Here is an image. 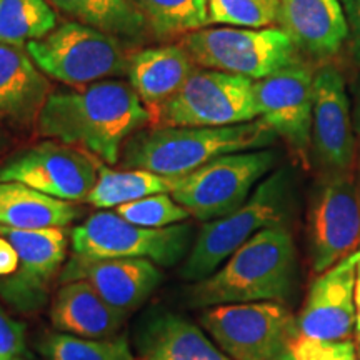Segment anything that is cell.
I'll list each match as a JSON object with an SVG mask.
<instances>
[{
    "instance_id": "obj_31",
    "label": "cell",
    "mask_w": 360,
    "mask_h": 360,
    "mask_svg": "<svg viewBox=\"0 0 360 360\" xmlns=\"http://www.w3.org/2000/svg\"><path fill=\"white\" fill-rule=\"evenodd\" d=\"M292 360H357L354 340H317L297 335L290 347Z\"/></svg>"
},
{
    "instance_id": "obj_15",
    "label": "cell",
    "mask_w": 360,
    "mask_h": 360,
    "mask_svg": "<svg viewBox=\"0 0 360 360\" xmlns=\"http://www.w3.org/2000/svg\"><path fill=\"white\" fill-rule=\"evenodd\" d=\"M345 79L334 65L314 74L310 159L323 174L350 172L355 162V132Z\"/></svg>"
},
{
    "instance_id": "obj_19",
    "label": "cell",
    "mask_w": 360,
    "mask_h": 360,
    "mask_svg": "<svg viewBox=\"0 0 360 360\" xmlns=\"http://www.w3.org/2000/svg\"><path fill=\"white\" fill-rule=\"evenodd\" d=\"M127 312L107 304L87 281L64 282L51 302V322L62 334L107 339L122 328Z\"/></svg>"
},
{
    "instance_id": "obj_35",
    "label": "cell",
    "mask_w": 360,
    "mask_h": 360,
    "mask_svg": "<svg viewBox=\"0 0 360 360\" xmlns=\"http://www.w3.org/2000/svg\"><path fill=\"white\" fill-rule=\"evenodd\" d=\"M352 120H354V132L357 135L360 143V79L354 82L352 87Z\"/></svg>"
},
{
    "instance_id": "obj_26",
    "label": "cell",
    "mask_w": 360,
    "mask_h": 360,
    "mask_svg": "<svg viewBox=\"0 0 360 360\" xmlns=\"http://www.w3.org/2000/svg\"><path fill=\"white\" fill-rule=\"evenodd\" d=\"M56 27L57 13L49 0H0V44L25 49Z\"/></svg>"
},
{
    "instance_id": "obj_13",
    "label": "cell",
    "mask_w": 360,
    "mask_h": 360,
    "mask_svg": "<svg viewBox=\"0 0 360 360\" xmlns=\"http://www.w3.org/2000/svg\"><path fill=\"white\" fill-rule=\"evenodd\" d=\"M0 233L12 242L20 257L17 274L0 281V297L17 312H37L47 305L52 281L67 257L65 227L20 231L0 225Z\"/></svg>"
},
{
    "instance_id": "obj_4",
    "label": "cell",
    "mask_w": 360,
    "mask_h": 360,
    "mask_svg": "<svg viewBox=\"0 0 360 360\" xmlns=\"http://www.w3.org/2000/svg\"><path fill=\"white\" fill-rule=\"evenodd\" d=\"M292 202V175L287 169L270 172L244 204L225 217L204 222L180 269V277L199 282L264 229L283 225Z\"/></svg>"
},
{
    "instance_id": "obj_2",
    "label": "cell",
    "mask_w": 360,
    "mask_h": 360,
    "mask_svg": "<svg viewBox=\"0 0 360 360\" xmlns=\"http://www.w3.org/2000/svg\"><path fill=\"white\" fill-rule=\"evenodd\" d=\"M295 245L283 225L264 229L238 247L209 277L192 282L186 297L191 307L281 302L295 283Z\"/></svg>"
},
{
    "instance_id": "obj_3",
    "label": "cell",
    "mask_w": 360,
    "mask_h": 360,
    "mask_svg": "<svg viewBox=\"0 0 360 360\" xmlns=\"http://www.w3.org/2000/svg\"><path fill=\"white\" fill-rule=\"evenodd\" d=\"M277 135L264 120L225 127H152L135 132L120 155L124 169L184 177L215 157L267 148Z\"/></svg>"
},
{
    "instance_id": "obj_5",
    "label": "cell",
    "mask_w": 360,
    "mask_h": 360,
    "mask_svg": "<svg viewBox=\"0 0 360 360\" xmlns=\"http://www.w3.org/2000/svg\"><path fill=\"white\" fill-rule=\"evenodd\" d=\"M182 45L195 65L252 80L265 79L302 62L289 35L277 27H205L184 35Z\"/></svg>"
},
{
    "instance_id": "obj_6",
    "label": "cell",
    "mask_w": 360,
    "mask_h": 360,
    "mask_svg": "<svg viewBox=\"0 0 360 360\" xmlns=\"http://www.w3.org/2000/svg\"><path fill=\"white\" fill-rule=\"evenodd\" d=\"M278 152L274 148L233 152L215 157L179 179L172 197L200 222L225 217L252 195L276 169Z\"/></svg>"
},
{
    "instance_id": "obj_14",
    "label": "cell",
    "mask_w": 360,
    "mask_h": 360,
    "mask_svg": "<svg viewBox=\"0 0 360 360\" xmlns=\"http://www.w3.org/2000/svg\"><path fill=\"white\" fill-rule=\"evenodd\" d=\"M254 96L259 119L307 165L312 146L314 72L302 62L290 65L255 80Z\"/></svg>"
},
{
    "instance_id": "obj_30",
    "label": "cell",
    "mask_w": 360,
    "mask_h": 360,
    "mask_svg": "<svg viewBox=\"0 0 360 360\" xmlns=\"http://www.w3.org/2000/svg\"><path fill=\"white\" fill-rule=\"evenodd\" d=\"M127 222L147 229H162L187 222L191 214L174 199L172 193H155L143 199L122 204L114 209Z\"/></svg>"
},
{
    "instance_id": "obj_10",
    "label": "cell",
    "mask_w": 360,
    "mask_h": 360,
    "mask_svg": "<svg viewBox=\"0 0 360 360\" xmlns=\"http://www.w3.org/2000/svg\"><path fill=\"white\" fill-rule=\"evenodd\" d=\"M200 323L232 360H292V342L299 335L297 317L281 302L209 307Z\"/></svg>"
},
{
    "instance_id": "obj_37",
    "label": "cell",
    "mask_w": 360,
    "mask_h": 360,
    "mask_svg": "<svg viewBox=\"0 0 360 360\" xmlns=\"http://www.w3.org/2000/svg\"><path fill=\"white\" fill-rule=\"evenodd\" d=\"M7 146H8V134H7L6 127H4L2 119H0V155H2L4 152H6Z\"/></svg>"
},
{
    "instance_id": "obj_24",
    "label": "cell",
    "mask_w": 360,
    "mask_h": 360,
    "mask_svg": "<svg viewBox=\"0 0 360 360\" xmlns=\"http://www.w3.org/2000/svg\"><path fill=\"white\" fill-rule=\"evenodd\" d=\"M53 8L79 24L119 40H141L147 22L134 0H49Z\"/></svg>"
},
{
    "instance_id": "obj_21",
    "label": "cell",
    "mask_w": 360,
    "mask_h": 360,
    "mask_svg": "<svg viewBox=\"0 0 360 360\" xmlns=\"http://www.w3.org/2000/svg\"><path fill=\"white\" fill-rule=\"evenodd\" d=\"M51 94L47 75L25 49L0 44V117L19 125L37 122Z\"/></svg>"
},
{
    "instance_id": "obj_22",
    "label": "cell",
    "mask_w": 360,
    "mask_h": 360,
    "mask_svg": "<svg viewBox=\"0 0 360 360\" xmlns=\"http://www.w3.org/2000/svg\"><path fill=\"white\" fill-rule=\"evenodd\" d=\"M142 360H232L200 327L174 312L148 317L137 334Z\"/></svg>"
},
{
    "instance_id": "obj_34",
    "label": "cell",
    "mask_w": 360,
    "mask_h": 360,
    "mask_svg": "<svg viewBox=\"0 0 360 360\" xmlns=\"http://www.w3.org/2000/svg\"><path fill=\"white\" fill-rule=\"evenodd\" d=\"M347 17L349 32L352 34L354 45H360V0H340Z\"/></svg>"
},
{
    "instance_id": "obj_29",
    "label": "cell",
    "mask_w": 360,
    "mask_h": 360,
    "mask_svg": "<svg viewBox=\"0 0 360 360\" xmlns=\"http://www.w3.org/2000/svg\"><path fill=\"white\" fill-rule=\"evenodd\" d=\"M209 25L267 29L278 24L281 0H207Z\"/></svg>"
},
{
    "instance_id": "obj_1",
    "label": "cell",
    "mask_w": 360,
    "mask_h": 360,
    "mask_svg": "<svg viewBox=\"0 0 360 360\" xmlns=\"http://www.w3.org/2000/svg\"><path fill=\"white\" fill-rule=\"evenodd\" d=\"M150 124V110L130 84L102 80L69 92H52L37 119L51 141L82 147L107 164H117L125 142Z\"/></svg>"
},
{
    "instance_id": "obj_32",
    "label": "cell",
    "mask_w": 360,
    "mask_h": 360,
    "mask_svg": "<svg viewBox=\"0 0 360 360\" xmlns=\"http://www.w3.org/2000/svg\"><path fill=\"white\" fill-rule=\"evenodd\" d=\"M27 352V328L0 307V360H15Z\"/></svg>"
},
{
    "instance_id": "obj_38",
    "label": "cell",
    "mask_w": 360,
    "mask_h": 360,
    "mask_svg": "<svg viewBox=\"0 0 360 360\" xmlns=\"http://www.w3.org/2000/svg\"><path fill=\"white\" fill-rule=\"evenodd\" d=\"M354 60L360 69V45H354Z\"/></svg>"
},
{
    "instance_id": "obj_12",
    "label": "cell",
    "mask_w": 360,
    "mask_h": 360,
    "mask_svg": "<svg viewBox=\"0 0 360 360\" xmlns=\"http://www.w3.org/2000/svg\"><path fill=\"white\" fill-rule=\"evenodd\" d=\"M98 164L67 143L49 141L17 152L0 165V182H19L67 202L87 200Z\"/></svg>"
},
{
    "instance_id": "obj_36",
    "label": "cell",
    "mask_w": 360,
    "mask_h": 360,
    "mask_svg": "<svg viewBox=\"0 0 360 360\" xmlns=\"http://www.w3.org/2000/svg\"><path fill=\"white\" fill-rule=\"evenodd\" d=\"M354 302H355V334H357V339L360 342V260L357 265V276H355Z\"/></svg>"
},
{
    "instance_id": "obj_11",
    "label": "cell",
    "mask_w": 360,
    "mask_h": 360,
    "mask_svg": "<svg viewBox=\"0 0 360 360\" xmlns=\"http://www.w3.org/2000/svg\"><path fill=\"white\" fill-rule=\"evenodd\" d=\"M309 245L317 276L360 250V187L352 170L323 175L310 205Z\"/></svg>"
},
{
    "instance_id": "obj_16",
    "label": "cell",
    "mask_w": 360,
    "mask_h": 360,
    "mask_svg": "<svg viewBox=\"0 0 360 360\" xmlns=\"http://www.w3.org/2000/svg\"><path fill=\"white\" fill-rule=\"evenodd\" d=\"M360 250L319 274L297 315L299 334L317 340H347L355 328V276Z\"/></svg>"
},
{
    "instance_id": "obj_28",
    "label": "cell",
    "mask_w": 360,
    "mask_h": 360,
    "mask_svg": "<svg viewBox=\"0 0 360 360\" xmlns=\"http://www.w3.org/2000/svg\"><path fill=\"white\" fill-rule=\"evenodd\" d=\"M40 352L49 360H135L124 335L84 339L60 332L45 335Z\"/></svg>"
},
{
    "instance_id": "obj_20",
    "label": "cell",
    "mask_w": 360,
    "mask_h": 360,
    "mask_svg": "<svg viewBox=\"0 0 360 360\" xmlns=\"http://www.w3.org/2000/svg\"><path fill=\"white\" fill-rule=\"evenodd\" d=\"M193 65L182 44L141 49L129 57V84L152 112L182 89L195 70Z\"/></svg>"
},
{
    "instance_id": "obj_7",
    "label": "cell",
    "mask_w": 360,
    "mask_h": 360,
    "mask_svg": "<svg viewBox=\"0 0 360 360\" xmlns=\"http://www.w3.org/2000/svg\"><path fill=\"white\" fill-rule=\"evenodd\" d=\"M193 238V227L187 222L147 229L127 222L114 210H98L72 231L70 244L74 255L82 259H147L174 267L187 257Z\"/></svg>"
},
{
    "instance_id": "obj_25",
    "label": "cell",
    "mask_w": 360,
    "mask_h": 360,
    "mask_svg": "<svg viewBox=\"0 0 360 360\" xmlns=\"http://www.w3.org/2000/svg\"><path fill=\"white\" fill-rule=\"evenodd\" d=\"M179 179L139 169L114 170L98 164L97 182L85 202L101 210L115 209L155 193H170L177 186Z\"/></svg>"
},
{
    "instance_id": "obj_33",
    "label": "cell",
    "mask_w": 360,
    "mask_h": 360,
    "mask_svg": "<svg viewBox=\"0 0 360 360\" xmlns=\"http://www.w3.org/2000/svg\"><path fill=\"white\" fill-rule=\"evenodd\" d=\"M20 265L19 252L12 245V242L7 237L0 233V281L12 277L17 274Z\"/></svg>"
},
{
    "instance_id": "obj_18",
    "label": "cell",
    "mask_w": 360,
    "mask_h": 360,
    "mask_svg": "<svg viewBox=\"0 0 360 360\" xmlns=\"http://www.w3.org/2000/svg\"><path fill=\"white\" fill-rule=\"evenodd\" d=\"M278 25L297 51L317 60L335 56L349 37L340 0H281Z\"/></svg>"
},
{
    "instance_id": "obj_27",
    "label": "cell",
    "mask_w": 360,
    "mask_h": 360,
    "mask_svg": "<svg viewBox=\"0 0 360 360\" xmlns=\"http://www.w3.org/2000/svg\"><path fill=\"white\" fill-rule=\"evenodd\" d=\"M159 37H179L209 25L207 0H134Z\"/></svg>"
},
{
    "instance_id": "obj_9",
    "label": "cell",
    "mask_w": 360,
    "mask_h": 360,
    "mask_svg": "<svg viewBox=\"0 0 360 360\" xmlns=\"http://www.w3.org/2000/svg\"><path fill=\"white\" fill-rule=\"evenodd\" d=\"M25 51L47 77L74 87L127 74L129 58L120 40L74 20L29 42Z\"/></svg>"
},
{
    "instance_id": "obj_40",
    "label": "cell",
    "mask_w": 360,
    "mask_h": 360,
    "mask_svg": "<svg viewBox=\"0 0 360 360\" xmlns=\"http://www.w3.org/2000/svg\"><path fill=\"white\" fill-rule=\"evenodd\" d=\"M15 360H27V359H24V357H19V359H15Z\"/></svg>"
},
{
    "instance_id": "obj_23",
    "label": "cell",
    "mask_w": 360,
    "mask_h": 360,
    "mask_svg": "<svg viewBox=\"0 0 360 360\" xmlns=\"http://www.w3.org/2000/svg\"><path fill=\"white\" fill-rule=\"evenodd\" d=\"M80 215L74 202L58 200L19 182H0V225L37 231L67 227Z\"/></svg>"
},
{
    "instance_id": "obj_8",
    "label": "cell",
    "mask_w": 360,
    "mask_h": 360,
    "mask_svg": "<svg viewBox=\"0 0 360 360\" xmlns=\"http://www.w3.org/2000/svg\"><path fill=\"white\" fill-rule=\"evenodd\" d=\"M254 82L212 69L193 70L172 98L150 112L154 127H225L259 119Z\"/></svg>"
},
{
    "instance_id": "obj_39",
    "label": "cell",
    "mask_w": 360,
    "mask_h": 360,
    "mask_svg": "<svg viewBox=\"0 0 360 360\" xmlns=\"http://www.w3.org/2000/svg\"><path fill=\"white\" fill-rule=\"evenodd\" d=\"M357 360H360V342H359V349H357Z\"/></svg>"
},
{
    "instance_id": "obj_17",
    "label": "cell",
    "mask_w": 360,
    "mask_h": 360,
    "mask_svg": "<svg viewBox=\"0 0 360 360\" xmlns=\"http://www.w3.org/2000/svg\"><path fill=\"white\" fill-rule=\"evenodd\" d=\"M58 278L60 283L87 281L107 304L129 314L152 295L164 281V274L147 259L92 260L74 255Z\"/></svg>"
}]
</instances>
